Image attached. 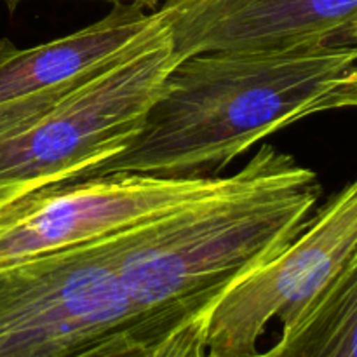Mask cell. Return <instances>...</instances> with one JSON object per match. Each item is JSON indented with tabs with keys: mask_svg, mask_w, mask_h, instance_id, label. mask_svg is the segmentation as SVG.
<instances>
[{
	"mask_svg": "<svg viewBox=\"0 0 357 357\" xmlns=\"http://www.w3.org/2000/svg\"><path fill=\"white\" fill-rule=\"evenodd\" d=\"M357 108V44L199 52L164 77L124 150L87 178L211 176L265 136Z\"/></svg>",
	"mask_w": 357,
	"mask_h": 357,
	"instance_id": "6da1fadb",
	"label": "cell"
},
{
	"mask_svg": "<svg viewBox=\"0 0 357 357\" xmlns=\"http://www.w3.org/2000/svg\"><path fill=\"white\" fill-rule=\"evenodd\" d=\"M319 195L312 169L261 145L220 190L114 234L119 278L143 316L204 312L302 234Z\"/></svg>",
	"mask_w": 357,
	"mask_h": 357,
	"instance_id": "7a4b0ae2",
	"label": "cell"
},
{
	"mask_svg": "<svg viewBox=\"0 0 357 357\" xmlns=\"http://www.w3.org/2000/svg\"><path fill=\"white\" fill-rule=\"evenodd\" d=\"M176 63L160 24L114 65L75 84L0 105V208L87 178L126 149Z\"/></svg>",
	"mask_w": 357,
	"mask_h": 357,
	"instance_id": "3957f363",
	"label": "cell"
},
{
	"mask_svg": "<svg viewBox=\"0 0 357 357\" xmlns=\"http://www.w3.org/2000/svg\"><path fill=\"white\" fill-rule=\"evenodd\" d=\"M146 317L122 284L114 236L0 268V357H70Z\"/></svg>",
	"mask_w": 357,
	"mask_h": 357,
	"instance_id": "277c9868",
	"label": "cell"
},
{
	"mask_svg": "<svg viewBox=\"0 0 357 357\" xmlns=\"http://www.w3.org/2000/svg\"><path fill=\"white\" fill-rule=\"evenodd\" d=\"M357 258V178L333 195L298 237L230 286L206 321L208 357H250L272 319L291 330Z\"/></svg>",
	"mask_w": 357,
	"mask_h": 357,
	"instance_id": "5b68a950",
	"label": "cell"
},
{
	"mask_svg": "<svg viewBox=\"0 0 357 357\" xmlns=\"http://www.w3.org/2000/svg\"><path fill=\"white\" fill-rule=\"evenodd\" d=\"M229 180L112 173L42 188L0 208V268L160 218Z\"/></svg>",
	"mask_w": 357,
	"mask_h": 357,
	"instance_id": "8992f818",
	"label": "cell"
},
{
	"mask_svg": "<svg viewBox=\"0 0 357 357\" xmlns=\"http://www.w3.org/2000/svg\"><path fill=\"white\" fill-rule=\"evenodd\" d=\"M176 61L211 51L338 44L357 0H166L157 9Z\"/></svg>",
	"mask_w": 357,
	"mask_h": 357,
	"instance_id": "52a82bcc",
	"label": "cell"
},
{
	"mask_svg": "<svg viewBox=\"0 0 357 357\" xmlns=\"http://www.w3.org/2000/svg\"><path fill=\"white\" fill-rule=\"evenodd\" d=\"M159 24L157 10L121 2L96 23L35 47L20 49L0 38V105L63 89L101 72Z\"/></svg>",
	"mask_w": 357,
	"mask_h": 357,
	"instance_id": "ba28073f",
	"label": "cell"
},
{
	"mask_svg": "<svg viewBox=\"0 0 357 357\" xmlns=\"http://www.w3.org/2000/svg\"><path fill=\"white\" fill-rule=\"evenodd\" d=\"M250 357H357V258L274 347Z\"/></svg>",
	"mask_w": 357,
	"mask_h": 357,
	"instance_id": "9c48e42d",
	"label": "cell"
},
{
	"mask_svg": "<svg viewBox=\"0 0 357 357\" xmlns=\"http://www.w3.org/2000/svg\"><path fill=\"white\" fill-rule=\"evenodd\" d=\"M209 310L192 317L146 321L115 331L70 357H208L206 321Z\"/></svg>",
	"mask_w": 357,
	"mask_h": 357,
	"instance_id": "30bf717a",
	"label": "cell"
},
{
	"mask_svg": "<svg viewBox=\"0 0 357 357\" xmlns=\"http://www.w3.org/2000/svg\"><path fill=\"white\" fill-rule=\"evenodd\" d=\"M2 2L6 3L7 9H9L10 13H13V10L16 9V7L20 6V3L23 2V0H2ZM110 2H114V3L128 2V3H138V6H143V7H153V6H155V3H159L160 0H110ZM164 2H166V0H164Z\"/></svg>",
	"mask_w": 357,
	"mask_h": 357,
	"instance_id": "8fae6325",
	"label": "cell"
},
{
	"mask_svg": "<svg viewBox=\"0 0 357 357\" xmlns=\"http://www.w3.org/2000/svg\"><path fill=\"white\" fill-rule=\"evenodd\" d=\"M338 44H357V24H354V26L342 37V40L338 42Z\"/></svg>",
	"mask_w": 357,
	"mask_h": 357,
	"instance_id": "7c38bea8",
	"label": "cell"
}]
</instances>
